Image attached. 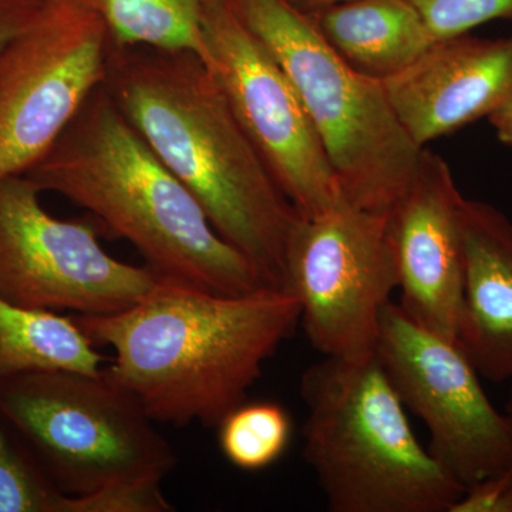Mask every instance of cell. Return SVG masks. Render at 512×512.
I'll list each match as a JSON object with an SVG mask.
<instances>
[{
    "label": "cell",
    "instance_id": "cell-1",
    "mask_svg": "<svg viewBox=\"0 0 512 512\" xmlns=\"http://www.w3.org/2000/svg\"><path fill=\"white\" fill-rule=\"evenodd\" d=\"M107 92L212 227L285 289L286 251L301 214L276 183L208 64L192 52L116 46Z\"/></svg>",
    "mask_w": 512,
    "mask_h": 512
},
{
    "label": "cell",
    "instance_id": "cell-2",
    "mask_svg": "<svg viewBox=\"0 0 512 512\" xmlns=\"http://www.w3.org/2000/svg\"><path fill=\"white\" fill-rule=\"evenodd\" d=\"M76 320L97 346L113 349L104 375L150 419L217 427L247 402L265 363L301 322V305L288 289L222 295L160 278L123 311Z\"/></svg>",
    "mask_w": 512,
    "mask_h": 512
},
{
    "label": "cell",
    "instance_id": "cell-3",
    "mask_svg": "<svg viewBox=\"0 0 512 512\" xmlns=\"http://www.w3.org/2000/svg\"><path fill=\"white\" fill-rule=\"evenodd\" d=\"M25 174L40 191L62 195L127 239L160 278L222 295L269 286L215 231L200 202L128 123L104 84Z\"/></svg>",
    "mask_w": 512,
    "mask_h": 512
},
{
    "label": "cell",
    "instance_id": "cell-4",
    "mask_svg": "<svg viewBox=\"0 0 512 512\" xmlns=\"http://www.w3.org/2000/svg\"><path fill=\"white\" fill-rule=\"evenodd\" d=\"M303 458L333 512H450L466 487L417 440L377 356L303 372Z\"/></svg>",
    "mask_w": 512,
    "mask_h": 512
},
{
    "label": "cell",
    "instance_id": "cell-5",
    "mask_svg": "<svg viewBox=\"0 0 512 512\" xmlns=\"http://www.w3.org/2000/svg\"><path fill=\"white\" fill-rule=\"evenodd\" d=\"M229 2L291 80L345 200L392 214L416 178L426 147L404 130L382 80L346 62L311 13L289 0Z\"/></svg>",
    "mask_w": 512,
    "mask_h": 512
},
{
    "label": "cell",
    "instance_id": "cell-6",
    "mask_svg": "<svg viewBox=\"0 0 512 512\" xmlns=\"http://www.w3.org/2000/svg\"><path fill=\"white\" fill-rule=\"evenodd\" d=\"M0 414L70 497L163 484L177 464L156 421L104 372L2 376Z\"/></svg>",
    "mask_w": 512,
    "mask_h": 512
},
{
    "label": "cell",
    "instance_id": "cell-7",
    "mask_svg": "<svg viewBox=\"0 0 512 512\" xmlns=\"http://www.w3.org/2000/svg\"><path fill=\"white\" fill-rule=\"evenodd\" d=\"M285 289L298 299L299 323L323 356H375L384 308L399 289L392 214L343 200L301 218L286 251Z\"/></svg>",
    "mask_w": 512,
    "mask_h": 512
},
{
    "label": "cell",
    "instance_id": "cell-8",
    "mask_svg": "<svg viewBox=\"0 0 512 512\" xmlns=\"http://www.w3.org/2000/svg\"><path fill=\"white\" fill-rule=\"evenodd\" d=\"M114 42L80 0H42L0 52V180L25 174L106 83Z\"/></svg>",
    "mask_w": 512,
    "mask_h": 512
},
{
    "label": "cell",
    "instance_id": "cell-9",
    "mask_svg": "<svg viewBox=\"0 0 512 512\" xmlns=\"http://www.w3.org/2000/svg\"><path fill=\"white\" fill-rule=\"evenodd\" d=\"M26 174L0 180V295L18 305L109 315L143 299L160 276L111 256L90 221L60 220Z\"/></svg>",
    "mask_w": 512,
    "mask_h": 512
},
{
    "label": "cell",
    "instance_id": "cell-10",
    "mask_svg": "<svg viewBox=\"0 0 512 512\" xmlns=\"http://www.w3.org/2000/svg\"><path fill=\"white\" fill-rule=\"evenodd\" d=\"M202 37L204 62L301 217H315L345 200L291 80L229 0L208 5Z\"/></svg>",
    "mask_w": 512,
    "mask_h": 512
},
{
    "label": "cell",
    "instance_id": "cell-11",
    "mask_svg": "<svg viewBox=\"0 0 512 512\" xmlns=\"http://www.w3.org/2000/svg\"><path fill=\"white\" fill-rule=\"evenodd\" d=\"M377 359L406 409L429 431L431 456L464 487L512 464V421L488 400L477 370L457 343L384 308Z\"/></svg>",
    "mask_w": 512,
    "mask_h": 512
},
{
    "label": "cell",
    "instance_id": "cell-12",
    "mask_svg": "<svg viewBox=\"0 0 512 512\" xmlns=\"http://www.w3.org/2000/svg\"><path fill=\"white\" fill-rule=\"evenodd\" d=\"M463 200L450 165L424 148L416 178L392 212L400 308L454 343L463 298Z\"/></svg>",
    "mask_w": 512,
    "mask_h": 512
},
{
    "label": "cell",
    "instance_id": "cell-13",
    "mask_svg": "<svg viewBox=\"0 0 512 512\" xmlns=\"http://www.w3.org/2000/svg\"><path fill=\"white\" fill-rule=\"evenodd\" d=\"M397 119L414 143L490 117L512 93V35L439 39L412 64L382 80Z\"/></svg>",
    "mask_w": 512,
    "mask_h": 512
},
{
    "label": "cell",
    "instance_id": "cell-14",
    "mask_svg": "<svg viewBox=\"0 0 512 512\" xmlns=\"http://www.w3.org/2000/svg\"><path fill=\"white\" fill-rule=\"evenodd\" d=\"M463 298L457 345L494 383L512 379V221L487 202L464 198Z\"/></svg>",
    "mask_w": 512,
    "mask_h": 512
},
{
    "label": "cell",
    "instance_id": "cell-15",
    "mask_svg": "<svg viewBox=\"0 0 512 512\" xmlns=\"http://www.w3.org/2000/svg\"><path fill=\"white\" fill-rule=\"evenodd\" d=\"M311 15L346 62L379 80L406 69L437 40L409 0H349Z\"/></svg>",
    "mask_w": 512,
    "mask_h": 512
},
{
    "label": "cell",
    "instance_id": "cell-16",
    "mask_svg": "<svg viewBox=\"0 0 512 512\" xmlns=\"http://www.w3.org/2000/svg\"><path fill=\"white\" fill-rule=\"evenodd\" d=\"M76 318L0 295V377L30 372L99 375L109 363Z\"/></svg>",
    "mask_w": 512,
    "mask_h": 512
},
{
    "label": "cell",
    "instance_id": "cell-17",
    "mask_svg": "<svg viewBox=\"0 0 512 512\" xmlns=\"http://www.w3.org/2000/svg\"><path fill=\"white\" fill-rule=\"evenodd\" d=\"M103 19L116 46L205 57L202 20L212 0H80Z\"/></svg>",
    "mask_w": 512,
    "mask_h": 512
},
{
    "label": "cell",
    "instance_id": "cell-18",
    "mask_svg": "<svg viewBox=\"0 0 512 512\" xmlns=\"http://www.w3.org/2000/svg\"><path fill=\"white\" fill-rule=\"evenodd\" d=\"M218 443L232 466L259 471L285 453L292 436V421L281 404L242 403L218 424Z\"/></svg>",
    "mask_w": 512,
    "mask_h": 512
},
{
    "label": "cell",
    "instance_id": "cell-19",
    "mask_svg": "<svg viewBox=\"0 0 512 512\" xmlns=\"http://www.w3.org/2000/svg\"><path fill=\"white\" fill-rule=\"evenodd\" d=\"M0 512H69V495L46 476L0 414Z\"/></svg>",
    "mask_w": 512,
    "mask_h": 512
},
{
    "label": "cell",
    "instance_id": "cell-20",
    "mask_svg": "<svg viewBox=\"0 0 512 512\" xmlns=\"http://www.w3.org/2000/svg\"><path fill=\"white\" fill-rule=\"evenodd\" d=\"M433 36L466 35L497 19H512V0H409Z\"/></svg>",
    "mask_w": 512,
    "mask_h": 512
},
{
    "label": "cell",
    "instance_id": "cell-21",
    "mask_svg": "<svg viewBox=\"0 0 512 512\" xmlns=\"http://www.w3.org/2000/svg\"><path fill=\"white\" fill-rule=\"evenodd\" d=\"M450 512H512V467L468 485Z\"/></svg>",
    "mask_w": 512,
    "mask_h": 512
},
{
    "label": "cell",
    "instance_id": "cell-22",
    "mask_svg": "<svg viewBox=\"0 0 512 512\" xmlns=\"http://www.w3.org/2000/svg\"><path fill=\"white\" fill-rule=\"evenodd\" d=\"M42 0H0V52L35 18Z\"/></svg>",
    "mask_w": 512,
    "mask_h": 512
},
{
    "label": "cell",
    "instance_id": "cell-23",
    "mask_svg": "<svg viewBox=\"0 0 512 512\" xmlns=\"http://www.w3.org/2000/svg\"><path fill=\"white\" fill-rule=\"evenodd\" d=\"M498 140L512 148V93L497 110L488 117Z\"/></svg>",
    "mask_w": 512,
    "mask_h": 512
},
{
    "label": "cell",
    "instance_id": "cell-24",
    "mask_svg": "<svg viewBox=\"0 0 512 512\" xmlns=\"http://www.w3.org/2000/svg\"><path fill=\"white\" fill-rule=\"evenodd\" d=\"M296 8L306 13H316L319 10L329 8V6L339 5V3L349 2V0H289Z\"/></svg>",
    "mask_w": 512,
    "mask_h": 512
},
{
    "label": "cell",
    "instance_id": "cell-25",
    "mask_svg": "<svg viewBox=\"0 0 512 512\" xmlns=\"http://www.w3.org/2000/svg\"><path fill=\"white\" fill-rule=\"evenodd\" d=\"M507 414H510V416L512 417V389L510 394V400H508L507 404Z\"/></svg>",
    "mask_w": 512,
    "mask_h": 512
},
{
    "label": "cell",
    "instance_id": "cell-26",
    "mask_svg": "<svg viewBox=\"0 0 512 512\" xmlns=\"http://www.w3.org/2000/svg\"><path fill=\"white\" fill-rule=\"evenodd\" d=\"M508 416H510V414H508ZM510 419H511V421H512V417H511V416H510ZM511 467H512V464H511Z\"/></svg>",
    "mask_w": 512,
    "mask_h": 512
}]
</instances>
